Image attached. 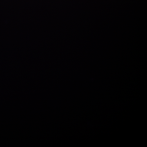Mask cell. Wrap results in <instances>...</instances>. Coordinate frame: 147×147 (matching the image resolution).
<instances>
[]
</instances>
